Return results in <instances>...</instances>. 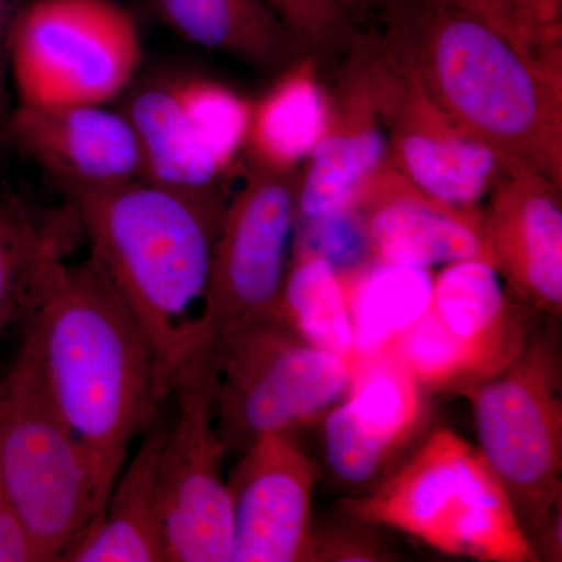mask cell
Returning a JSON list of instances; mask_svg holds the SVG:
<instances>
[{"mask_svg": "<svg viewBox=\"0 0 562 562\" xmlns=\"http://www.w3.org/2000/svg\"><path fill=\"white\" fill-rule=\"evenodd\" d=\"M360 16L461 127L562 188V68L473 0H361Z\"/></svg>", "mask_w": 562, "mask_h": 562, "instance_id": "6da1fadb", "label": "cell"}, {"mask_svg": "<svg viewBox=\"0 0 562 562\" xmlns=\"http://www.w3.org/2000/svg\"><path fill=\"white\" fill-rule=\"evenodd\" d=\"M24 330L52 401L90 462L99 520L171 387L135 314L91 255L63 266Z\"/></svg>", "mask_w": 562, "mask_h": 562, "instance_id": "7a4b0ae2", "label": "cell"}, {"mask_svg": "<svg viewBox=\"0 0 562 562\" xmlns=\"http://www.w3.org/2000/svg\"><path fill=\"white\" fill-rule=\"evenodd\" d=\"M228 195L224 184L187 190L144 179L65 194L91 257L135 314L169 387L180 362L210 338L203 306Z\"/></svg>", "mask_w": 562, "mask_h": 562, "instance_id": "3957f363", "label": "cell"}, {"mask_svg": "<svg viewBox=\"0 0 562 562\" xmlns=\"http://www.w3.org/2000/svg\"><path fill=\"white\" fill-rule=\"evenodd\" d=\"M341 509L351 520L401 531L450 557L539 561L498 476L476 447L449 428L428 436Z\"/></svg>", "mask_w": 562, "mask_h": 562, "instance_id": "277c9868", "label": "cell"}, {"mask_svg": "<svg viewBox=\"0 0 562 562\" xmlns=\"http://www.w3.org/2000/svg\"><path fill=\"white\" fill-rule=\"evenodd\" d=\"M0 487L43 562L63 561L98 520L90 462L52 401L25 330L0 380Z\"/></svg>", "mask_w": 562, "mask_h": 562, "instance_id": "5b68a950", "label": "cell"}, {"mask_svg": "<svg viewBox=\"0 0 562 562\" xmlns=\"http://www.w3.org/2000/svg\"><path fill=\"white\" fill-rule=\"evenodd\" d=\"M140 60L138 25L111 0H33L11 22L16 106L109 105L132 87Z\"/></svg>", "mask_w": 562, "mask_h": 562, "instance_id": "8992f818", "label": "cell"}, {"mask_svg": "<svg viewBox=\"0 0 562 562\" xmlns=\"http://www.w3.org/2000/svg\"><path fill=\"white\" fill-rule=\"evenodd\" d=\"M471 403L480 453L528 539L562 502V358L553 327L539 328L498 375L462 392Z\"/></svg>", "mask_w": 562, "mask_h": 562, "instance_id": "52a82bcc", "label": "cell"}, {"mask_svg": "<svg viewBox=\"0 0 562 562\" xmlns=\"http://www.w3.org/2000/svg\"><path fill=\"white\" fill-rule=\"evenodd\" d=\"M214 349L217 430L228 452L316 420L346 397L353 376V360L306 342L279 313Z\"/></svg>", "mask_w": 562, "mask_h": 562, "instance_id": "ba28073f", "label": "cell"}, {"mask_svg": "<svg viewBox=\"0 0 562 562\" xmlns=\"http://www.w3.org/2000/svg\"><path fill=\"white\" fill-rule=\"evenodd\" d=\"M217 357L213 339L180 362L171 380L173 416L160 458L168 562H231L233 509L216 422Z\"/></svg>", "mask_w": 562, "mask_h": 562, "instance_id": "9c48e42d", "label": "cell"}, {"mask_svg": "<svg viewBox=\"0 0 562 562\" xmlns=\"http://www.w3.org/2000/svg\"><path fill=\"white\" fill-rule=\"evenodd\" d=\"M344 57L360 70L382 117L387 165L436 201L482 209L517 160L461 127L368 32L358 35Z\"/></svg>", "mask_w": 562, "mask_h": 562, "instance_id": "30bf717a", "label": "cell"}, {"mask_svg": "<svg viewBox=\"0 0 562 562\" xmlns=\"http://www.w3.org/2000/svg\"><path fill=\"white\" fill-rule=\"evenodd\" d=\"M140 151V179L187 190L222 187L246 149L251 101L227 85L168 72L133 81L117 106Z\"/></svg>", "mask_w": 562, "mask_h": 562, "instance_id": "8fae6325", "label": "cell"}, {"mask_svg": "<svg viewBox=\"0 0 562 562\" xmlns=\"http://www.w3.org/2000/svg\"><path fill=\"white\" fill-rule=\"evenodd\" d=\"M299 171L247 165L211 251L203 324L214 344L279 313L297 225Z\"/></svg>", "mask_w": 562, "mask_h": 562, "instance_id": "7c38bea8", "label": "cell"}, {"mask_svg": "<svg viewBox=\"0 0 562 562\" xmlns=\"http://www.w3.org/2000/svg\"><path fill=\"white\" fill-rule=\"evenodd\" d=\"M316 462L294 432H273L243 450L227 476L232 495L231 562L308 561Z\"/></svg>", "mask_w": 562, "mask_h": 562, "instance_id": "4fadbf2b", "label": "cell"}, {"mask_svg": "<svg viewBox=\"0 0 562 562\" xmlns=\"http://www.w3.org/2000/svg\"><path fill=\"white\" fill-rule=\"evenodd\" d=\"M425 420V390L394 351L355 358L349 391L325 419L328 468L351 486L380 482Z\"/></svg>", "mask_w": 562, "mask_h": 562, "instance_id": "5bb4252c", "label": "cell"}, {"mask_svg": "<svg viewBox=\"0 0 562 562\" xmlns=\"http://www.w3.org/2000/svg\"><path fill=\"white\" fill-rule=\"evenodd\" d=\"M561 190L514 161L482 206L492 266L517 301L552 319L562 314Z\"/></svg>", "mask_w": 562, "mask_h": 562, "instance_id": "9a60e30c", "label": "cell"}, {"mask_svg": "<svg viewBox=\"0 0 562 562\" xmlns=\"http://www.w3.org/2000/svg\"><path fill=\"white\" fill-rule=\"evenodd\" d=\"M0 139L47 173L63 194L113 187L143 176L131 121L109 105L14 106Z\"/></svg>", "mask_w": 562, "mask_h": 562, "instance_id": "2e32d148", "label": "cell"}, {"mask_svg": "<svg viewBox=\"0 0 562 562\" xmlns=\"http://www.w3.org/2000/svg\"><path fill=\"white\" fill-rule=\"evenodd\" d=\"M355 210L364 221L376 261L422 269L473 258L491 262L482 209L436 201L387 162L368 181Z\"/></svg>", "mask_w": 562, "mask_h": 562, "instance_id": "e0dca14e", "label": "cell"}, {"mask_svg": "<svg viewBox=\"0 0 562 562\" xmlns=\"http://www.w3.org/2000/svg\"><path fill=\"white\" fill-rule=\"evenodd\" d=\"M338 63L327 131L299 171L297 221L355 210L387 162V135L371 91L349 58Z\"/></svg>", "mask_w": 562, "mask_h": 562, "instance_id": "ac0fdd59", "label": "cell"}, {"mask_svg": "<svg viewBox=\"0 0 562 562\" xmlns=\"http://www.w3.org/2000/svg\"><path fill=\"white\" fill-rule=\"evenodd\" d=\"M83 244L68 201L40 203L0 179V342L24 330L52 281Z\"/></svg>", "mask_w": 562, "mask_h": 562, "instance_id": "d6986e66", "label": "cell"}, {"mask_svg": "<svg viewBox=\"0 0 562 562\" xmlns=\"http://www.w3.org/2000/svg\"><path fill=\"white\" fill-rule=\"evenodd\" d=\"M430 310L468 351L480 383L522 353L541 316L514 297L491 262L476 258L443 266L435 276Z\"/></svg>", "mask_w": 562, "mask_h": 562, "instance_id": "ffe728a7", "label": "cell"}, {"mask_svg": "<svg viewBox=\"0 0 562 562\" xmlns=\"http://www.w3.org/2000/svg\"><path fill=\"white\" fill-rule=\"evenodd\" d=\"M169 413L162 409L111 487L101 519L74 543L68 562H168L160 458Z\"/></svg>", "mask_w": 562, "mask_h": 562, "instance_id": "44dd1931", "label": "cell"}, {"mask_svg": "<svg viewBox=\"0 0 562 562\" xmlns=\"http://www.w3.org/2000/svg\"><path fill=\"white\" fill-rule=\"evenodd\" d=\"M319 61L305 54L279 72L269 90L251 101L244 155L247 165L277 172L301 171L327 131L330 90Z\"/></svg>", "mask_w": 562, "mask_h": 562, "instance_id": "7402d4cb", "label": "cell"}, {"mask_svg": "<svg viewBox=\"0 0 562 562\" xmlns=\"http://www.w3.org/2000/svg\"><path fill=\"white\" fill-rule=\"evenodd\" d=\"M171 31L231 55L260 72L279 74L306 54L266 0H154Z\"/></svg>", "mask_w": 562, "mask_h": 562, "instance_id": "603a6c76", "label": "cell"}, {"mask_svg": "<svg viewBox=\"0 0 562 562\" xmlns=\"http://www.w3.org/2000/svg\"><path fill=\"white\" fill-rule=\"evenodd\" d=\"M342 279L349 302L353 360L391 349L431 305V269L375 260Z\"/></svg>", "mask_w": 562, "mask_h": 562, "instance_id": "cb8c5ba5", "label": "cell"}, {"mask_svg": "<svg viewBox=\"0 0 562 562\" xmlns=\"http://www.w3.org/2000/svg\"><path fill=\"white\" fill-rule=\"evenodd\" d=\"M279 314L306 342L353 360L346 283L324 258L292 251Z\"/></svg>", "mask_w": 562, "mask_h": 562, "instance_id": "d4e9b609", "label": "cell"}, {"mask_svg": "<svg viewBox=\"0 0 562 562\" xmlns=\"http://www.w3.org/2000/svg\"><path fill=\"white\" fill-rule=\"evenodd\" d=\"M317 61L336 63L361 32L358 0H266Z\"/></svg>", "mask_w": 562, "mask_h": 562, "instance_id": "484cf974", "label": "cell"}, {"mask_svg": "<svg viewBox=\"0 0 562 562\" xmlns=\"http://www.w3.org/2000/svg\"><path fill=\"white\" fill-rule=\"evenodd\" d=\"M292 251L317 255L342 277L361 271L375 261L364 221L357 210L297 221Z\"/></svg>", "mask_w": 562, "mask_h": 562, "instance_id": "4316f807", "label": "cell"}, {"mask_svg": "<svg viewBox=\"0 0 562 562\" xmlns=\"http://www.w3.org/2000/svg\"><path fill=\"white\" fill-rule=\"evenodd\" d=\"M351 520V519H350ZM350 527L314 531L308 561H386L390 552L383 542L372 535V525L351 520Z\"/></svg>", "mask_w": 562, "mask_h": 562, "instance_id": "83f0119b", "label": "cell"}, {"mask_svg": "<svg viewBox=\"0 0 562 562\" xmlns=\"http://www.w3.org/2000/svg\"><path fill=\"white\" fill-rule=\"evenodd\" d=\"M0 562H43L31 532L0 487Z\"/></svg>", "mask_w": 562, "mask_h": 562, "instance_id": "f1b7e54d", "label": "cell"}, {"mask_svg": "<svg viewBox=\"0 0 562 562\" xmlns=\"http://www.w3.org/2000/svg\"><path fill=\"white\" fill-rule=\"evenodd\" d=\"M14 0H0V133L9 117V36L11 22L14 20Z\"/></svg>", "mask_w": 562, "mask_h": 562, "instance_id": "f546056e", "label": "cell"}, {"mask_svg": "<svg viewBox=\"0 0 562 562\" xmlns=\"http://www.w3.org/2000/svg\"><path fill=\"white\" fill-rule=\"evenodd\" d=\"M358 7H360V0H358Z\"/></svg>", "mask_w": 562, "mask_h": 562, "instance_id": "4dcf8cb0", "label": "cell"}]
</instances>
